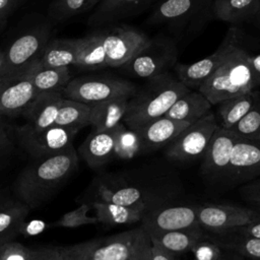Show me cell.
<instances>
[{"mask_svg": "<svg viewBox=\"0 0 260 260\" xmlns=\"http://www.w3.org/2000/svg\"><path fill=\"white\" fill-rule=\"evenodd\" d=\"M174 177L152 170L104 174L91 186L93 200L135 206L147 212L170 204L179 189Z\"/></svg>", "mask_w": 260, "mask_h": 260, "instance_id": "obj_1", "label": "cell"}, {"mask_svg": "<svg viewBox=\"0 0 260 260\" xmlns=\"http://www.w3.org/2000/svg\"><path fill=\"white\" fill-rule=\"evenodd\" d=\"M78 169L74 146L66 151L32 158L13 183V193L30 209L39 208L59 190Z\"/></svg>", "mask_w": 260, "mask_h": 260, "instance_id": "obj_2", "label": "cell"}, {"mask_svg": "<svg viewBox=\"0 0 260 260\" xmlns=\"http://www.w3.org/2000/svg\"><path fill=\"white\" fill-rule=\"evenodd\" d=\"M189 90L190 88L171 72L146 79L129 99L123 123L134 130L160 118Z\"/></svg>", "mask_w": 260, "mask_h": 260, "instance_id": "obj_3", "label": "cell"}, {"mask_svg": "<svg viewBox=\"0 0 260 260\" xmlns=\"http://www.w3.org/2000/svg\"><path fill=\"white\" fill-rule=\"evenodd\" d=\"M250 52L242 45V40L230 51L213 74L198 88L212 106L228 99L254 90Z\"/></svg>", "mask_w": 260, "mask_h": 260, "instance_id": "obj_4", "label": "cell"}, {"mask_svg": "<svg viewBox=\"0 0 260 260\" xmlns=\"http://www.w3.org/2000/svg\"><path fill=\"white\" fill-rule=\"evenodd\" d=\"M178 60L176 41L159 35L148 39L141 49L119 69L126 75L137 79H149L170 72Z\"/></svg>", "mask_w": 260, "mask_h": 260, "instance_id": "obj_5", "label": "cell"}, {"mask_svg": "<svg viewBox=\"0 0 260 260\" xmlns=\"http://www.w3.org/2000/svg\"><path fill=\"white\" fill-rule=\"evenodd\" d=\"M142 232L139 226L110 237L60 247L65 260H131Z\"/></svg>", "mask_w": 260, "mask_h": 260, "instance_id": "obj_6", "label": "cell"}, {"mask_svg": "<svg viewBox=\"0 0 260 260\" xmlns=\"http://www.w3.org/2000/svg\"><path fill=\"white\" fill-rule=\"evenodd\" d=\"M136 88L137 85L132 81L116 76H80L68 82L63 89V95L66 99L91 105L117 98L130 99Z\"/></svg>", "mask_w": 260, "mask_h": 260, "instance_id": "obj_7", "label": "cell"}, {"mask_svg": "<svg viewBox=\"0 0 260 260\" xmlns=\"http://www.w3.org/2000/svg\"><path fill=\"white\" fill-rule=\"evenodd\" d=\"M213 0H162L150 14L149 21L177 30L199 28L212 16Z\"/></svg>", "mask_w": 260, "mask_h": 260, "instance_id": "obj_8", "label": "cell"}, {"mask_svg": "<svg viewBox=\"0 0 260 260\" xmlns=\"http://www.w3.org/2000/svg\"><path fill=\"white\" fill-rule=\"evenodd\" d=\"M212 112L187 126L165 148L169 160L189 162L201 158L213 133L218 127Z\"/></svg>", "mask_w": 260, "mask_h": 260, "instance_id": "obj_9", "label": "cell"}, {"mask_svg": "<svg viewBox=\"0 0 260 260\" xmlns=\"http://www.w3.org/2000/svg\"><path fill=\"white\" fill-rule=\"evenodd\" d=\"M20 146L31 158L57 154L73 146L77 129L53 125L42 130H30L23 125L14 128Z\"/></svg>", "mask_w": 260, "mask_h": 260, "instance_id": "obj_10", "label": "cell"}, {"mask_svg": "<svg viewBox=\"0 0 260 260\" xmlns=\"http://www.w3.org/2000/svg\"><path fill=\"white\" fill-rule=\"evenodd\" d=\"M240 32L236 26H233L228 30L217 49L210 55L190 64L177 63L173 68L176 77L190 89H198L213 74L230 51L242 40Z\"/></svg>", "mask_w": 260, "mask_h": 260, "instance_id": "obj_11", "label": "cell"}, {"mask_svg": "<svg viewBox=\"0 0 260 260\" xmlns=\"http://www.w3.org/2000/svg\"><path fill=\"white\" fill-rule=\"evenodd\" d=\"M37 61L15 74L0 77V116L22 115L37 96L38 92L31 80V72Z\"/></svg>", "mask_w": 260, "mask_h": 260, "instance_id": "obj_12", "label": "cell"}, {"mask_svg": "<svg viewBox=\"0 0 260 260\" xmlns=\"http://www.w3.org/2000/svg\"><path fill=\"white\" fill-rule=\"evenodd\" d=\"M260 219V212L234 204L205 203L197 205V221L209 233L233 230Z\"/></svg>", "mask_w": 260, "mask_h": 260, "instance_id": "obj_13", "label": "cell"}, {"mask_svg": "<svg viewBox=\"0 0 260 260\" xmlns=\"http://www.w3.org/2000/svg\"><path fill=\"white\" fill-rule=\"evenodd\" d=\"M50 30L39 27L21 35L4 51V65L0 77L17 73L40 59L47 43Z\"/></svg>", "mask_w": 260, "mask_h": 260, "instance_id": "obj_14", "label": "cell"}, {"mask_svg": "<svg viewBox=\"0 0 260 260\" xmlns=\"http://www.w3.org/2000/svg\"><path fill=\"white\" fill-rule=\"evenodd\" d=\"M102 34L108 67L119 68L122 66L131 59L148 40L145 34L126 24L102 30Z\"/></svg>", "mask_w": 260, "mask_h": 260, "instance_id": "obj_15", "label": "cell"}, {"mask_svg": "<svg viewBox=\"0 0 260 260\" xmlns=\"http://www.w3.org/2000/svg\"><path fill=\"white\" fill-rule=\"evenodd\" d=\"M141 228L148 234L177 231L197 226V206L164 205L145 213Z\"/></svg>", "mask_w": 260, "mask_h": 260, "instance_id": "obj_16", "label": "cell"}, {"mask_svg": "<svg viewBox=\"0 0 260 260\" xmlns=\"http://www.w3.org/2000/svg\"><path fill=\"white\" fill-rule=\"evenodd\" d=\"M239 136L232 130L217 127L203 155L201 173L212 179L224 177L229 169L233 147Z\"/></svg>", "mask_w": 260, "mask_h": 260, "instance_id": "obj_17", "label": "cell"}, {"mask_svg": "<svg viewBox=\"0 0 260 260\" xmlns=\"http://www.w3.org/2000/svg\"><path fill=\"white\" fill-rule=\"evenodd\" d=\"M260 176V139L239 137L233 147L224 177L233 182H249Z\"/></svg>", "mask_w": 260, "mask_h": 260, "instance_id": "obj_18", "label": "cell"}, {"mask_svg": "<svg viewBox=\"0 0 260 260\" xmlns=\"http://www.w3.org/2000/svg\"><path fill=\"white\" fill-rule=\"evenodd\" d=\"M190 124L162 116L137 129H134L140 144L141 153L166 147Z\"/></svg>", "mask_w": 260, "mask_h": 260, "instance_id": "obj_19", "label": "cell"}, {"mask_svg": "<svg viewBox=\"0 0 260 260\" xmlns=\"http://www.w3.org/2000/svg\"><path fill=\"white\" fill-rule=\"evenodd\" d=\"M63 99V90L38 93L22 114L26 119L23 126L30 130H42L55 125Z\"/></svg>", "mask_w": 260, "mask_h": 260, "instance_id": "obj_20", "label": "cell"}, {"mask_svg": "<svg viewBox=\"0 0 260 260\" xmlns=\"http://www.w3.org/2000/svg\"><path fill=\"white\" fill-rule=\"evenodd\" d=\"M116 128L108 131L92 130L78 148L81 158L91 169H100L115 157Z\"/></svg>", "mask_w": 260, "mask_h": 260, "instance_id": "obj_21", "label": "cell"}, {"mask_svg": "<svg viewBox=\"0 0 260 260\" xmlns=\"http://www.w3.org/2000/svg\"><path fill=\"white\" fill-rule=\"evenodd\" d=\"M31 209L16 197L0 196V246L14 241Z\"/></svg>", "mask_w": 260, "mask_h": 260, "instance_id": "obj_22", "label": "cell"}, {"mask_svg": "<svg viewBox=\"0 0 260 260\" xmlns=\"http://www.w3.org/2000/svg\"><path fill=\"white\" fill-rule=\"evenodd\" d=\"M128 98H117L90 105L89 126L95 131H108L123 123Z\"/></svg>", "mask_w": 260, "mask_h": 260, "instance_id": "obj_23", "label": "cell"}, {"mask_svg": "<svg viewBox=\"0 0 260 260\" xmlns=\"http://www.w3.org/2000/svg\"><path fill=\"white\" fill-rule=\"evenodd\" d=\"M89 204L94 210V216L98 218L99 223L109 226L132 224L141 221L147 212L140 207L125 206L100 200H93Z\"/></svg>", "mask_w": 260, "mask_h": 260, "instance_id": "obj_24", "label": "cell"}, {"mask_svg": "<svg viewBox=\"0 0 260 260\" xmlns=\"http://www.w3.org/2000/svg\"><path fill=\"white\" fill-rule=\"evenodd\" d=\"M206 235V232L200 225L162 232L148 235L154 243L159 245L167 252L177 256L192 251L193 247Z\"/></svg>", "mask_w": 260, "mask_h": 260, "instance_id": "obj_25", "label": "cell"}, {"mask_svg": "<svg viewBox=\"0 0 260 260\" xmlns=\"http://www.w3.org/2000/svg\"><path fill=\"white\" fill-rule=\"evenodd\" d=\"M211 107L210 102L200 91L190 89L174 103L165 116L192 124L211 112Z\"/></svg>", "mask_w": 260, "mask_h": 260, "instance_id": "obj_26", "label": "cell"}, {"mask_svg": "<svg viewBox=\"0 0 260 260\" xmlns=\"http://www.w3.org/2000/svg\"><path fill=\"white\" fill-rule=\"evenodd\" d=\"M259 5L260 0H213L211 12L213 17L237 25L253 21Z\"/></svg>", "mask_w": 260, "mask_h": 260, "instance_id": "obj_27", "label": "cell"}, {"mask_svg": "<svg viewBox=\"0 0 260 260\" xmlns=\"http://www.w3.org/2000/svg\"><path fill=\"white\" fill-rule=\"evenodd\" d=\"M75 67L82 70H99L108 67L102 30L78 39Z\"/></svg>", "mask_w": 260, "mask_h": 260, "instance_id": "obj_28", "label": "cell"}, {"mask_svg": "<svg viewBox=\"0 0 260 260\" xmlns=\"http://www.w3.org/2000/svg\"><path fill=\"white\" fill-rule=\"evenodd\" d=\"M206 235L223 251L234 252L251 260H260V239L241 235L233 230L219 233L206 232Z\"/></svg>", "mask_w": 260, "mask_h": 260, "instance_id": "obj_29", "label": "cell"}, {"mask_svg": "<svg viewBox=\"0 0 260 260\" xmlns=\"http://www.w3.org/2000/svg\"><path fill=\"white\" fill-rule=\"evenodd\" d=\"M153 0H102L91 16L92 23H106L129 17Z\"/></svg>", "mask_w": 260, "mask_h": 260, "instance_id": "obj_30", "label": "cell"}, {"mask_svg": "<svg viewBox=\"0 0 260 260\" xmlns=\"http://www.w3.org/2000/svg\"><path fill=\"white\" fill-rule=\"evenodd\" d=\"M78 39H56L47 43L40 61L43 67L75 66Z\"/></svg>", "mask_w": 260, "mask_h": 260, "instance_id": "obj_31", "label": "cell"}, {"mask_svg": "<svg viewBox=\"0 0 260 260\" xmlns=\"http://www.w3.org/2000/svg\"><path fill=\"white\" fill-rule=\"evenodd\" d=\"M258 96L259 92L254 89L217 104L220 118L219 126L231 130L252 109Z\"/></svg>", "mask_w": 260, "mask_h": 260, "instance_id": "obj_32", "label": "cell"}, {"mask_svg": "<svg viewBox=\"0 0 260 260\" xmlns=\"http://www.w3.org/2000/svg\"><path fill=\"white\" fill-rule=\"evenodd\" d=\"M31 80L38 93L53 90H63L71 80V74L69 67H43L39 59L34 66Z\"/></svg>", "mask_w": 260, "mask_h": 260, "instance_id": "obj_33", "label": "cell"}, {"mask_svg": "<svg viewBox=\"0 0 260 260\" xmlns=\"http://www.w3.org/2000/svg\"><path fill=\"white\" fill-rule=\"evenodd\" d=\"M90 105L64 98L55 125L74 128L80 131L89 126Z\"/></svg>", "mask_w": 260, "mask_h": 260, "instance_id": "obj_34", "label": "cell"}, {"mask_svg": "<svg viewBox=\"0 0 260 260\" xmlns=\"http://www.w3.org/2000/svg\"><path fill=\"white\" fill-rule=\"evenodd\" d=\"M141 153L139 139L134 130L128 128L124 123L116 127L115 157L130 159Z\"/></svg>", "mask_w": 260, "mask_h": 260, "instance_id": "obj_35", "label": "cell"}, {"mask_svg": "<svg viewBox=\"0 0 260 260\" xmlns=\"http://www.w3.org/2000/svg\"><path fill=\"white\" fill-rule=\"evenodd\" d=\"M102 0H56L50 7V15L61 21L84 12Z\"/></svg>", "mask_w": 260, "mask_h": 260, "instance_id": "obj_36", "label": "cell"}, {"mask_svg": "<svg viewBox=\"0 0 260 260\" xmlns=\"http://www.w3.org/2000/svg\"><path fill=\"white\" fill-rule=\"evenodd\" d=\"M231 130L241 138L260 139V94L252 109Z\"/></svg>", "mask_w": 260, "mask_h": 260, "instance_id": "obj_37", "label": "cell"}, {"mask_svg": "<svg viewBox=\"0 0 260 260\" xmlns=\"http://www.w3.org/2000/svg\"><path fill=\"white\" fill-rule=\"evenodd\" d=\"M90 208L91 206L89 203H81L76 209L64 213L59 219L54 221L51 226L74 229L82 225L99 223V220L95 216L88 215Z\"/></svg>", "mask_w": 260, "mask_h": 260, "instance_id": "obj_38", "label": "cell"}, {"mask_svg": "<svg viewBox=\"0 0 260 260\" xmlns=\"http://www.w3.org/2000/svg\"><path fill=\"white\" fill-rule=\"evenodd\" d=\"M192 252L196 260H220L224 251L205 235L203 239L196 243Z\"/></svg>", "mask_w": 260, "mask_h": 260, "instance_id": "obj_39", "label": "cell"}, {"mask_svg": "<svg viewBox=\"0 0 260 260\" xmlns=\"http://www.w3.org/2000/svg\"><path fill=\"white\" fill-rule=\"evenodd\" d=\"M31 249L14 241L0 246V260H30Z\"/></svg>", "mask_w": 260, "mask_h": 260, "instance_id": "obj_40", "label": "cell"}, {"mask_svg": "<svg viewBox=\"0 0 260 260\" xmlns=\"http://www.w3.org/2000/svg\"><path fill=\"white\" fill-rule=\"evenodd\" d=\"M131 260H153L152 242L148 234L143 229L134 248Z\"/></svg>", "mask_w": 260, "mask_h": 260, "instance_id": "obj_41", "label": "cell"}, {"mask_svg": "<svg viewBox=\"0 0 260 260\" xmlns=\"http://www.w3.org/2000/svg\"><path fill=\"white\" fill-rule=\"evenodd\" d=\"M13 137H15V132L9 124L5 121L3 116H0V157L8 153L13 145Z\"/></svg>", "mask_w": 260, "mask_h": 260, "instance_id": "obj_42", "label": "cell"}, {"mask_svg": "<svg viewBox=\"0 0 260 260\" xmlns=\"http://www.w3.org/2000/svg\"><path fill=\"white\" fill-rule=\"evenodd\" d=\"M30 260H65L60 247H42L31 249Z\"/></svg>", "mask_w": 260, "mask_h": 260, "instance_id": "obj_43", "label": "cell"}, {"mask_svg": "<svg viewBox=\"0 0 260 260\" xmlns=\"http://www.w3.org/2000/svg\"><path fill=\"white\" fill-rule=\"evenodd\" d=\"M240 193L245 200L260 208V180L252 181L244 185Z\"/></svg>", "mask_w": 260, "mask_h": 260, "instance_id": "obj_44", "label": "cell"}, {"mask_svg": "<svg viewBox=\"0 0 260 260\" xmlns=\"http://www.w3.org/2000/svg\"><path fill=\"white\" fill-rule=\"evenodd\" d=\"M47 229V223L41 219L24 220L20 228V235L26 237H32L42 234Z\"/></svg>", "mask_w": 260, "mask_h": 260, "instance_id": "obj_45", "label": "cell"}, {"mask_svg": "<svg viewBox=\"0 0 260 260\" xmlns=\"http://www.w3.org/2000/svg\"><path fill=\"white\" fill-rule=\"evenodd\" d=\"M234 232L241 234V235H245V236H249L252 238H256V239H260V219L259 220H255L251 223L233 229Z\"/></svg>", "mask_w": 260, "mask_h": 260, "instance_id": "obj_46", "label": "cell"}, {"mask_svg": "<svg viewBox=\"0 0 260 260\" xmlns=\"http://www.w3.org/2000/svg\"><path fill=\"white\" fill-rule=\"evenodd\" d=\"M20 0H0V27L5 23L8 15L15 9Z\"/></svg>", "mask_w": 260, "mask_h": 260, "instance_id": "obj_47", "label": "cell"}, {"mask_svg": "<svg viewBox=\"0 0 260 260\" xmlns=\"http://www.w3.org/2000/svg\"><path fill=\"white\" fill-rule=\"evenodd\" d=\"M151 240V239H150ZM152 242V258L153 260H175V255L164 250L159 245Z\"/></svg>", "mask_w": 260, "mask_h": 260, "instance_id": "obj_48", "label": "cell"}, {"mask_svg": "<svg viewBox=\"0 0 260 260\" xmlns=\"http://www.w3.org/2000/svg\"><path fill=\"white\" fill-rule=\"evenodd\" d=\"M250 63H251L254 81L256 83V86H258L260 85V53L256 55H251Z\"/></svg>", "mask_w": 260, "mask_h": 260, "instance_id": "obj_49", "label": "cell"}, {"mask_svg": "<svg viewBox=\"0 0 260 260\" xmlns=\"http://www.w3.org/2000/svg\"><path fill=\"white\" fill-rule=\"evenodd\" d=\"M220 260H245L244 257L230 251H224Z\"/></svg>", "mask_w": 260, "mask_h": 260, "instance_id": "obj_50", "label": "cell"}, {"mask_svg": "<svg viewBox=\"0 0 260 260\" xmlns=\"http://www.w3.org/2000/svg\"><path fill=\"white\" fill-rule=\"evenodd\" d=\"M253 22H254V24H255L257 27L260 28V5H259L258 11H257V13H256V15H255V17H254V19H253Z\"/></svg>", "mask_w": 260, "mask_h": 260, "instance_id": "obj_51", "label": "cell"}, {"mask_svg": "<svg viewBox=\"0 0 260 260\" xmlns=\"http://www.w3.org/2000/svg\"><path fill=\"white\" fill-rule=\"evenodd\" d=\"M3 65H4V51L0 50V73L2 71Z\"/></svg>", "mask_w": 260, "mask_h": 260, "instance_id": "obj_52", "label": "cell"}]
</instances>
